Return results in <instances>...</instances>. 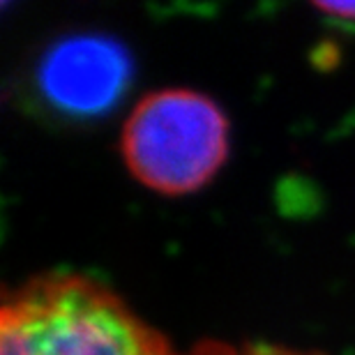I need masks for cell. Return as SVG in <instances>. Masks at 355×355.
I'll return each instance as SVG.
<instances>
[{
	"mask_svg": "<svg viewBox=\"0 0 355 355\" xmlns=\"http://www.w3.org/2000/svg\"><path fill=\"white\" fill-rule=\"evenodd\" d=\"M187 355H307V353H297V351L279 349V346H266V344L233 346V344L208 342V344L196 346V349L189 351Z\"/></svg>",
	"mask_w": 355,
	"mask_h": 355,
	"instance_id": "4",
	"label": "cell"
},
{
	"mask_svg": "<svg viewBox=\"0 0 355 355\" xmlns=\"http://www.w3.org/2000/svg\"><path fill=\"white\" fill-rule=\"evenodd\" d=\"M120 150L141 184L159 194H189L224 164L229 120L203 92L157 90L132 109Z\"/></svg>",
	"mask_w": 355,
	"mask_h": 355,
	"instance_id": "2",
	"label": "cell"
},
{
	"mask_svg": "<svg viewBox=\"0 0 355 355\" xmlns=\"http://www.w3.org/2000/svg\"><path fill=\"white\" fill-rule=\"evenodd\" d=\"M132 72V55L116 37L74 33L42 53L35 81L53 111L69 118H97L125 97Z\"/></svg>",
	"mask_w": 355,
	"mask_h": 355,
	"instance_id": "3",
	"label": "cell"
},
{
	"mask_svg": "<svg viewBox=\"0 0 355 355\" xmlns=\"http://www.w3.org/2000/svg\"><path fill=\"white\" fill-rule=\"evenodd\" d=\"M316 7L332 19H346L355 21V3H316Z\"/></svg>",
	"mask_w": 355,
	"mask_h": 355,
	"instance_id": "5",
	"label": "cell"
},
{
	"mask_svg": "<svg viewBox=\"0 0 355 355\" xmlns=\"http://www.w3.org/2000/svg\"><path fill=\"white\" fill-rule=\"evenodd\" d=\"M0 355H175L116 293L79 275H49L7 293Z\"/></svg>",
	"mask_w": 355,
	"mask_h": 355,
	"instance_id": "1",
	"label": "cell"
}]
</instances>
